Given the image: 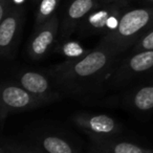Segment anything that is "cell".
<instances>
[{
	"label": "cell",
	"instance_id": "cell-14",
	"mask_svg": "<svg viewBox=\"0 0 153 153\" xmlns=\"http://www.w3.org/2000/svg\"><path fill=\"white\" fill-rule=\"evenodd\" d=\"M55 53H60L66 57V60H78L85 57L90 53V49H87L80 42L74 40H65L61 44H58L53 49Z\"/></svg>",
	"mask_w": 153,
	"mask_h": 153
},
{
	"label": "cell",
	"instance_id": "cell-6",
	"mask_svg": "<svg viewBox=\"0 0 153 153\" xmlns=\"http://www.w3.org/2000/svg\"><path fill=\"white\" fill-rule=\"evenodd\" d=\"M14 81L47 105L61 100L64 96L46 71L21 69L14 74Z\"/></svg>",
	"mask_w": 153,
	"mask_h": 153
},
{
	"label": "cell",
	"instance_id": "cell-4",
	"mask_svg": "<svg viewBox=\"0 0 153 153\" xmlns=\"http://www.w3.org/2000/svg\"><path fill=\"white\" fill-rule=\"evenodd\" d=\"M125 7L126 2H100L80 23L79 34L84 37L107 35L117 27Z\"/></svg>",
	"mask_w": 153,
	"mask_h": 153
},
{
	"label": "cell",
	"instance_id": "cell-19",
	"mask_svg": "<svg viewBox=\"0 0 153 153\" xmlns=\"http://www.w3.org/2000/svg\"><path fill=\"white\" fill-rule=\"evenodd\" d=\"M0 153H15L13 145H11V146H3L1 148V150H0Z\"/></svg>",
	"mask_w": 153,
	"mask_h": 153
},
{
	"label": "cell",
	"instance_id": "cell-12",
	"mask_svg": "<svg viewBox=\"0 0 153 153\" xmlns=\"http://www.w3.org/2000/svg\"><path fill=\"white\" fill-rule=\"evenodd\" d=\"M91 149L94 153H153V150L144 148L133 143L117 140L112 137H90Z\"/></svg>",
	"mask_w": 153,
	"mask_h": 153
},
{
	"label": "cell",
	"instance_id": "cell-3",
	"mask_svg": "<svg viewBox=\"0 0 153 153\" xmlns=\"http://www.w3.org/2000/svg\"><path fill=\"white\" fill-rule=\"evenodd\" d=\"M151 72L153 74V51L132 53L111 70L101 91L125 89Z\"/></svg>",
	"mask_w": 153,
	"mask_h": 153
},
{
	"label": "cell",
	"instance_id": "cell-15",
	"mask_svg": "<svg viewBox=\"0 0 153 153\" xmlns=\"http://www.w3.org/2000/svg\"><path fill=\"white\" fill-rule=\"evenodd\" d=\"M61 0H41L36 15V26L41 25L55 15Z\"/></svg>",
	"mask_w": 153,
	"mask_h": 153
},
{
	"label": "cell",
	"instance_id": "cell-20",
	"mask_svg": "<svg viewBox=\"0 0 153 153\" xmlns=\"http://www.w3.org/2000/svg\"><path fill=\"white\" fill-rule=\"evenodd\" d=\"M101 2L109 3V2H126L127 0H100Z\"/></svg>",
	"mask_w": 153,
	"mask_h": 153
},
{
	"label": "cell",
	"instance_id": "cell-8",
	"mask_svg": "<svg viewBox=\"0 0 153 153\" xmlns=\"http://www.w3.org/2000/svg\"><path fill=\"white\" fill-rule=\"evenodd\" d=\"M60 30V22L56 15L41 25L35 26V30L27 45V55L33 61L45 58L53 49Z\"/></svg>",
	"mask_w": 153,
	"mask_h": 153
},
{
	"label": "cell",
	"instance_id": "cell-10",
	"mask_svg": "<svg viewBox=\"0 0 153 153\" xmlns=\"http://www.w3.org/2000/svg\"><path fill=\"white\" fill-rule=\"evenodd\" d=\"M100 3V0H72L68 5L60 26V37L66 40L76 28L83 19Z\"/></svg>",
	"mask_w": 153,
	"mask_h": 153
},
{
	"label": "cell",
	"instance_id": "cell-2",
	"mask_svg": "<svg viewBox=\"0 0 153 153\" xmlns=\"http://www.w3.org/2000/svg\"><path fill=\"white\" fill-rule=\"evenodd\" d=\"M152 27L153 7L130 10L123 14L114 30L103 36L99 44L109 47L121 56Z\"/></svg>",
	"mask_w": 153,
	"mask_h": 153
},
{
	"label": "cell",
	"instance_id": "cell-23",
	"mask_svg": "<svg viewBox=\"0 0 153 153\" xmlns=\"http://www.w3.org/2000/svg\"><path fill=\"white\" fill-rule=\"evenodd\" d=\"M90 153H94V152H90Z\"/></svg>",
	"mask_w": 153,
	"mask_h": 153
},
{
	"label": "cell",
	"instance_id": "cell-9",
	"mask_svg": "<svg viewBox=\"0 0 153 153\" xmlns=\"http://www.w3.org/2000/svg\"><path fill=\"white\" fill-rule=\"evenodd\" d=\"M71 120L89 137L108 138L122 131L121 124L106 114L79 112L74 113Z\"/></svg>",
	"mask_w": 153,
	"mask_h": 153
},
{
	"label": "cell",
	"instance_id": "cell-5",
	"mask_svg": "<svg viewBox=\"0 0 153 153\" xmlns=\"http://www.w3.org/2000/svg\"><path fill=\"white\" fill-rule=\"evenodd\" d=\"M47 105L15 81H3L0 87V119Z\"/></svg>",
	"mask_w": 153,
	"mask_h": 153
},
{
	"label": "cell",
	"instance_id": "cell-21",
	"mask_svg": "<svg viewBox=\"0 0 153 153\" xmlns=\"http://www.w3.org/2000/svg\"><path fill=\"white\" fill-rule=\"evenodd\" d=\"M146 2H149V3H153V0H145Z\"/></svg>",
	"mask_w": 153,
	"mask_h": 153
},
{
	"label": "cell",
	"instance_id": "cell-22",
	"mask_svg": "<svg viewBox=\"0 0 153 153\" xmlns=\"http://www.w3.org/2000/svg\"><path fill=\"white\" fill-rule=\"evenodd\" d=\"M32 1H34V2H38V1H41V0H32Z\"/></svg>",
	"mask_w": 153,
	"mask_h": 153
},
{
	"label": "cell",
	"instance_id": "cell-18",
	"mask_svg": "<svg viewBox=\"0 0 153 153\" xmlns=\"http://www.w3.org/2000/svg\"><path fill=\"white\" fill-rule=\"evenodd\" d=\"M11 0H0V21H2L13 10Z\"/></svg>",
	"mask_w": 153,
	"mask_h": 153
},
{
	"label": "cell",
	"instance_id": "cell-1",
	"mask_svg": "<svg viewBox=\"0 0 153 153\" xmlns=\"http://www.w3.org/2000/svg\"><path fill=\"white\" fill-rule=\"evenodd\" d=\"M120 55L98 44L88 55L78 60H65L46 70L64 96H86L100 92L110 71L117 66Z\"/></svg>",
	"mask_w": 153,
	"mask_h": 153
},
{
	"label": "cell",
	"instance_id": "cell-11",
	"mask_svg": "<svg viewBox=\"0 0 153 153\" xmlns=\"http://www.w3.org/2000/svg\"><path fill=\"white\" fill-rule=\"evenodd\" d=\"M122 103L135 112L153 110V81L149 84L132 87L122 97Z\"/></svg>",
	"mask_w": 153,
	"mask_h": 153
},
{
	"label": "cell",
	"instance_id": "cell-16",
	"mask_svg": "<svg viewBox=\"0 0 153 153\" xmlns=\"http://www.w3.org/2000/svg\"><path fill=\"white\" fill-rule=\"evenodd\" d=\"M144 51H153V27L150 28L135 44L133 45L132 53Z\"/></svg>",
	"mask_w": 153,
	"mask_h": 153
},
{
	"label": "cell",
	"instance_id": "cell-7",
	"mask_svg": "<svg viewBox=\"0 0 153 153\" xmlns=\"http://www.w3.org/2000/svg\"><path fill=\"white\" fill-rule=\"evenodd\" d=\"M25 13L22 7H14L12 12L0 21V55L11 60L16 56L21 38Z\"/></svg>",
	"mask_w": 153,
	"mask_h": 153
},
{
	"label": "cell",
	"instance_id": "cell-13",
	"mask_svg": "<svg viewBox=\"0 0 153 153\" xmlns=\"http://www.w3.org/2000/svg\"><path fill=\"white\" fill-rule=\"evenodd\" d=\"M37 145L46 153H79L69 140L53 133L39 135L37 137Z\"/></svg>",
	"mask_w": 153,
	"mask_h": 153
},
{
	"label": "cell",
	"instance_id": "cell-17",
	"mask_svg": "<svg viewBox=\"0 0 153 153\" xmlns=\"http://www.w3.org/2000/svg\"><path fill=\"white\" fill-rule=\"evenodd\" d=\"M15 153H43V150L38 145H13Z\"/></svg>",
	"mask_w": 153,
	"mask_h": 153
}]
</instances>
